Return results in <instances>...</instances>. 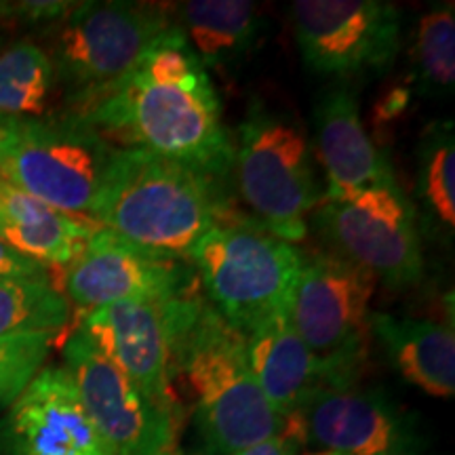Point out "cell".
<instances>
[{
  "instance_id": "cell-1",
  "label": "cell",
  "mask_w": 455,
  "mask_h": 455,
  "mask_svg": "<svg viewBox=\"0 0 455 455\" xmlns=\"http://www.w3.org/2000/svg\"><path fill=\"white\" fill-rule=\"evenodd\" d=\"M66 112L84 118L112 146L190 164L224 186L232 180V135L218 91L175 24L121 81Z\"/></svg>"
},
{
  "instance_id": "cell-2",
  "label": "cell",
  "mask_w": 455,
  "mask_h": 455,
  "mask_svg": "<svg viewBox=\"0 0 455 455\" xmlns=\"http://www.w3.org/2000/svg\"><path fill=\"white\" fill-rule=\"evenodd\" d=\"M171 382L186 386L204 445L230 455L281 435L287 419L255 382L244 335L203 298L201 289L161 306Z\"/></svg>"
},
{
  "instance_id": "cell-3",
  "label": "cell",
  "mask_w": 455,
  "mask_h": 455,
  "mask_svg": "<svg viewBox=\"0 0 455 455\" xmlns=\"http://www.w3.org/2000/svg\"><path fill=\"white\" fill-rule=\"evenodd\" d=\"M228 186L190 164L140 148H118L91 221L148 253L188 259L228 221Z\"/></svg>"
},
{
  "instance_id": "cell-4",
  "label": "cell",
  "mask_w": 455,
  "mask_h": 455,
  "mask_svg": "<svg viewBox=\"0 0 455 455\" xmlns=\"http://www.w3.org/2000/svg\"><path fill=\"white\" fill-rule=\"evenodd\" d=\"M232 181L258 224L287 243L308 236V220L325 190L315 152L293 112L253 100L232 138Z\"/></svg>"
},
{
  "instance_id": "cell-5",
  "label": "cell",
  "mask_w": 455,
  "mask_h": 455,
  "mask_svg": "<svg viewBox=\"0 0 455 455\" xmlns=\"http://www.w3.org/2000/svg\"><path fill=\"white\" fill-rule=\"evenodd\" d=\"M116 150L72 112L0 116V178L78 218L91 220Z\"/></svg>"
},
{
  "instance_id": "cell-6",
  "label": "cell",
  "mask_w": 455,
  "mask_h": 455,
  "mask_svg": "<svg viewBox=\"0 0 455 455\" xmlns=\"http://www.w3.org/2000/svg\"><path fill=\"white\" fill-rule=\"evenodd\" d=\"M173 26L167 4L133 0L76 3L44 30L43 49L53 64L68 110L118 83L164 30Z\"/></svg>"
},
{
  "instance_id": "cell-7",
  "label": "cell",
  "mask_w": 455,
  "mask_h": 455,
  "mask_svg": "<svg viewBox=\"0 0 455 455\" xmlns=\"http://www.w3.org/2000/svg\"><path fill=\"white\" fill-rule=\"evenodd\" d=\"M301 253L251 220L224 221L188 255L203 298L243 335L289 304Z\"/></svg>"
},
{
  "instance_id": "cell-8",
  "label": "cell",
  "mask_w": 455,
  "mask_h": 455,
  "mask_svg": "<svg viewBox=\"0 0 455 455\" xmlns=\"http://www.w3.org/2000/svg\"><path fill=\"white\" fill-rule=\"evenodd\" d=\"M327 251L371 272L388 289H409L424 278L418 213L395 175L341 196H323L310 213Z\"/></svg>"
},
{
  "instance_id": "cell-9",
  "label": "cell",
  "mask_w": 455,
  "mask_h": 455,
  "mask_svg": "<svg viewBox=\"0 0 455 455\" xmlns=\"http://www.w3.org/2000/svg\"><path fill=\"white\" fill-rule=\"evenodd\" d=\"M371 272L331 251L301 253L287 315L304 344L321 358L329 386L356 384L367 352Z\"/></svg>"
},
{
  "instance_id": "cell-10",
  "label": "cell",
  "mask_w": 455,
  "mask_h": 455,
  "mask_svg": "<svg viewBox=\"0 0 455 455\" xmlns=\"http://www.w3.org/2000/svg\"><path fill=\"white\" fill-rule=\"evenodd\" d=\"M295 43L310 72L333 78L388 70L403 44V15L386 0H298Z\"/></svg>"
},
{
  "instance_id": "cell-11",
  "label": "cell",
  "mask_w": 455,
  "mask_h": 455,
  "mask_svg": "<svg viewBox=\"0 0 455 455\" xmlns=\"http://www.w3.org/2000/svg\"><path fill=\"white\" fill-rule=\"evenodd\" d=\"M61 355L84 411L114 455H171L178 415L150 401L81 329Z\"/></svg>"
},
{
  "instance_id": "cell-12",
  "label": "cell",
  "mask_w": 455,
  "mask_h": 455,
  "mask_svg": "<svg viewBox=\"0 0 455 455\" xmlns=\"http://www.w3.org/2000/svg\"><path fill=\"white\" fill-rule=\"evenodd\" d=\"M198 289L196 272L188 259L148 253L98 228L83 253L64 268L61 293L83 316L114 301L163 306Z\"/></svg>"
},
{
  "instance_id": "cell-13",
  "label": "cell",
  "mask_w": 455,
  "mask_h": 455,
  "mask_svg": "<svg viewBox=\"0 0 455 455\" xmlns=\"http://www.w3.org/2000/svg\"><path fill=\"white\" fill-rule=\"evenodd\" d=\"M306 443L338 455L419 451L413 418L379 388H321L298 411Z\"/></svg>"
},
{
  "instance_id": "cell-14",
  "label": "cell",
  "mask_w": 455,
  "mask_h": 455,
  "mask_svg": "<svg viewBox=\"0 0 455 455\" xmlns=\"http://www.w3.org/2000/svg\"><path fill=\"white\" fill-rule=\"evenodd\" d=\"M0 455H114L64 367H43L0 418Z\"/></svg>"
},
{
  "instance_id": "cell-15",
  "label": "cell",
  "mask_w": 455,
  "mask_h": 455,
  "mask_svg": "<svg viewBox=\"0 0 455 455\" xmlns=\"http://www.w3.org/2000/svg\"><path fill=\"white\" fill-rule=\"evenodd\" d=\"M76 329L150 401L178 415L180 403L171 382L161 306L150 301H114L83 315Z\"/></svg>"
},
{
  "instance_id": "cell-16",
  "label": "cell",
  "mask_w": 455,
  "mask_h": 455,
  "mask_svg": "<svg viewBox=\"0 0 455 455\" xmlns=\"http://www.w3.org/2000/svg\"><path fill=\"white\" fill-rule=\"evenodd\" d=\"M315 146L327 175L325 196L350 195L395 175L369 138L355 91L346 83L329 84L316 95Z\"/></svg>"
},
{
  "instance_id": "cell-17",
  "label": "cell",
  "mask_w": 455,
  "mask_h": 455,
  "mask_svg": "<svg viewBox=\"0 0 455 455\" xmlns=\"http://www.w3.org/2000/svg\"><path fill=\"white\" fill-rule=\"evenodd\" d=\"M244 344L255 382L284 419L329 386L325 365L295 331L287 306L244 333Z\"/></svg>"
},
{
  "instance_id": "cell-18",
  "label": "cell",
  "mask_w": 455,
  "mask_h": 455,
  "mask_svg": "<svg viewBox=\"0 0 455 455\" xmlns=\"http://www.w3.org/2000/svg\"><path fill=\"white\" fill-rule=\"evenodd\" d=\"M98 224L49 207L0 178V241L44 268H68Z\"/></svg>"
},
{
  "instance_id": "cell-19",
  "label": "cell",
  "mask_w": 455,
  "mask_h": 455,
  "mask_svg": "<svg viewBox=\"0 0 455 455\" xmlns=\"http://www.w3.org/2000/svg\"><path fill=\"white\" fill-rule=\"evenodd\" d=\"M369 333L378 339L392 367L405 382L418 386L430 396H453L455 333L451 325L371 312Z\"/></svg>"
},
{
  "instance_id": "cell-20",
  "label": "cell",
  "mask_w": 455,
  "mask_h": 455,
  "mask_svg": "<svg viewBox=\"0 0 455 455\" xmlns=\"http://www.w3.org/2000/svg\"><path fill=\"white\" fill-rule=\"evenodd\" d=\"M173 24L186 36L201 64L230 70L243 64L261 36V11L244 0H190L171 4Z\"/></svg>"
},
{
  "instance_id": "cell-21",
  "label": "cell",
  "mask_w": 455,
  "mask_h": 455,
  "mask_svg": "<svg viewBox=\"0 0 455 455\" xmlns=\"http://www.w3.org/2000/svg\"><path fill=\"white\" fill-rule=\"evenodd\" d=\"M415 213L419 232L451 241L455 232V138L451 121L426 127L415 150Z\"/></svg>"
},
{
  "instance_id": "cell-22",
  "label": "cell",
  "mask_w": 455,
  "mask_h": 455,
  "mask_svg": "<svg viewBox=\"0 0 455 455\" xmlns=\"http://www.w3.org/2000/svg\"><path fill=\"white\" fill-rule=\"evenodd\" d=\"M57 93L53 64L43 44L21 38L0 49V116H47Z\"/></svg>"
},
{
  "instance_id": "cell-23",
  "label": "cell",
  "mask_w": 455,
  "mask_h": 455,
  "mask_svg": "<svg viewBox=\"0 0 455 455\" xmlns=\"http://www.w3.org/2000/svg\"><path fill=\"white\" fill-rule=\"evenodd\" d=\"M409 81L419 95L451 98L455 89L453 3L432 4L418 20L409 49Z\"/></svg>"
},
{
  "instance_id": "cell-24",
  "label": "cell",
  "mask_w": 455,
  "mask_h": 455,
  "mask_svg": "<svg viewBox=\"0 0 455 455\" xmlns=\"http://www.w3.org/2000/svg\"><path fill=\"white\" fill-rule=\"evenodd\" d=\"M72 321V306L49 276L0 278V338L61 333Z\"/></svg>"
},
{
  "instance_id": "cell-25",
  "label": "cell",
  "mask_w": 455,
  "mask_h": 455,
  "mask_svg": "<svg viewBox=\"0 0 455 455\" xmlns=\"http://www.w3.org/2000/svg\"><path fill=\"white\" fill-rule=\"evenodd\" d=\"M55 333L0 338V411L9 409L34 378L43 371Z\"/></svg>"
},
{
  "instance_id": "cell-26",
  "label": "cell",
  "mask_w": 455,
  "mask_h": 455,
  "mask_svg": "<svg viewBox=\"0 0 455 455\" xmlns=\"http://www.w3.org/2000/svg\"><path fill=\"white\" fill-rule=\"evenodd\" d=\"M70 0H20V3H0V28L28 26L36 30H49L57 21L74 9Z\"/></svg>"
},
{
  "instance_id": "cell-27",
  "label": "cell",
  "mask_w": 455,
  "mask_h": 455,
  "mask_svg": "<svg viewBox=\"0 0 455 455\" xmlns=\"http://www.w3.org/2000/svg\"><path fill=\"white\" fill-rule=\"evenodd\" d=\"M304 445H306L304 430H301L298 413H293L287 418V428H284L281 435H275L270 436V439L253 443V445L238 449V451L230 455H298Z\"/></svg>"
},
{
  "instance_id": "cell-28",
  "label": "cell",
  "mask_w": 455,
  "mask_h": 455,
  "mask_svg": "<svg viewBox=\"0 0 455 455\" xmlns=\"http://www.w3.org/2000/svg\"><path fill=\"white\" fill-rule=\"evenodd\" d=\"M49 270L0 241V278H44Z\"/></svg>"
},
{
  "instance_id": "cell-29",
  "label": "cell",
  "mask_w": 455,
  "mask_h": 455,
  "mask_svg": "<svg viewBox=\"0 0 455 455\" xmlns=\"http://www.w3.org/2000/svg\"><path fill=\"white\" fill-rule=\"evenodd\" d=\"M409 100H411V93L407 89H395L386 95V100L379 104V116L384 121H390V118H396L405 108L409 106Z\"/></svg>"
},
{
  "instance_id": "cell-30",
  "label": "cell",
  "mask_w": 455,
  "mask_h": 455,
  "mask_svg": "<svg viewBox=\"0 0 455 455\" xmlns=\"http://www.w3.org/2000/svg\"><path fill=\"white\" fill-rule=\"evenodd\" d=\"M310 455H338V453H329V451H321V453H310Z\"/></svg>"
},
{
  "instance_id": "cell-31",
  "label": "cell",
  "mask_w": 455,
  "mask_h": 455,
  "mask_svg": "<svg viewBox=\"0 0 455 455\" xmlns=\"http://www.w3.org/2000/svg\"><path fill=\"white\" fill-rule=\"evenodd\" d=\"M4 44H3V28H0V49H3Z\"/></svg>"
},
{
  "instance_id": "cell-32",
  "label": "cell",
  "mask_w": 455,
  "mask_h": 455,
  "mask_svg": "<svg viewBox=\"0 0 455 455\" xmlns=\"http://www.w3.org/2000/svg\"><path fill=\"white\" fill-rule=\"evenodd\" d=\"M401 455H422L419 451H415V453H401Z\"/></svg>"
}]
</instances>
